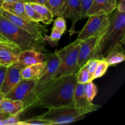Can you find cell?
I'll return each mask as SVG.
<instances>
[{
    "label": "cell",
    "mask_w": 125,
    "mask_h": 125,
    "mask_svg": "<svg viewBox=\"0 0 125 125\" xmlns=\"http://www.w3.org/2000/svg\"><path fill=\"white\" fill-rule=\"evenodd\" d=\"M76 83V73L53 79L36 95L28 109L34 107L50 109L73 105Z\"/></svg>",
    "instance_id": "6da1fadb"
},
{
    "label": "cell",
    "mask_w": 125,
    "mask_h": 125,
    "mask_svg": "<svg viewBox=\"0 0 125 125\" xmlns=\"http://www.w3.org/2000/svg\"><path fill=\"white\" fill-rule=\"evenodd\" d=\"M0 34L17 45L21 51L35 50L44 52L46 51V43L37 40L28 32L2 17L0 18Z\"/></svg>",
    "instance_id": "7a4b0ae2"
},
{
    "label": "cell",
    "mask_w": 125,
    "mask_h": 125,
    "mask_svg": "<svg viewBox=\"0 0 125 125\" xmlns=\"http://www.w3.org/2000/svg\"><path fill=\"white\" fill-rule=\"evenodd\" d=\"M113 12L101 41V52L103 57L117 45L125 43V13L118 12L117 9Z\"/></svg>",
    "instance_id": "3957f363"
},
{
    "label": "cell",
    "mask_w": 125,
    "mask_h": 125,
    "mask_svg": "<svg viewBox=\"0 0 125 125\" xmlns=\"http://www.w3.org/2000/svg\"><path fill=\"white\" fill-rule=\"evenodd\" d=\"M48 111L41 115L37 116L52 125H63L79 120L87 114L94 111L89 109L78 108L73 105L48 109Z\"/></svg>",
    "instance_id": "277c9868"
},
{
    "label": "cell",
    "mask_w": 125,
    "mask_h": 125,
    "mask_svg": "<svg viewBox=\"0 0 125 125\" xmlns=\"http://www.w3.org/2000/svg\"><path fill=\"white\" fill-rule=\"evenodd\" d=\"M79 48L80 42L76 40L61 50H56L59 59V65L53 79L74 74L78 72L79 69L78 65Z\"/></svg>",
    "instance_id": "5b68a950"
},
{
    "label": "cell",
    "mask_w": 125,
    "mask_h": 125,
    "mask_svg": "<svg viewBox=\"0 0 125 125\" xmlns=\"http://www.w3.org/2000/svg\"><path fill=\"white\" fill-rule=\"evenodd\" d=\"M45 65L40 75L36 78V83L31 98L24 107V111L28 109L29 104L34 100L36 95L52 80L59 65V59L56 51L52 53L46 54Z\"/></svg>",
    "instance_id": "8992f818"
},
{
    "label": "cell",
    "mask_w": 125,
    "mask_h": 125,
    "mask_svg": "<svg viewBox=\"0 0 125 125\" xmlns=\"http://www.w3.org/2000/svg\"><path fill=\"white\" fill-rule=\"evenodd\" d=\"M108 26L100 32L98 34L90 37L80 42L78 65L79 68L83 67L90 59H103L104 58L101 52V41Z\"/></svg>",
    "instance_id": "52a82bcc"
},
{
    "label": "cell",
    "mask_w": 125,
    "mask_h": 125,
    "mask_svg": "<svg viewBox=\"0 0 125 125\" xmlns=\"http://www.w3.org/2000/svg\"><path fill=\"white\" fill-rule=\"evenodd\" d=\"M1 17L28 32L37 40L46 43V39L48 36L47 32L48 31L46 27L42 25L39 22L24 19L18 16L11 14L4 10H2Z\"/></svg>",
    "instance_id": "ba28073f"
},
{
    "label": "cell",
    "mask_w": 125,
    "mask_h": 125,
    "mask_svg": "<svg viewBox=\"0 0 125 125\" xmlns=\"http://www.w3.org/2000/svg\"><path fill=\"white\" fill-rule=\"evenodd\" d=\"M88 18L86 24L76 39L79 42L97 35L109 24L110 17L109 15L104 13L96 14L89 16Z\"/></svg>",
    "instance_id": "9c48e42d"
},
{
    "label": "cell",
    "mask_w": 125,
    "mask_h": 125,
    "mask_svg": "<svg viewBox=\"0 0 125 125\" xmlns=\"http://www.w3.org/2000/svg\"><path fill=\"white\" fill-rule=\"evenodd\" d=\"M36 79H21L18 84L6 95L5 98L15 100H20L24 103V107L29 101L35 87Z\"/></svg>",
    "instance_id": "30bf717a"
},
{
    "label": "cell",
    "mask_w": 125,
    "mask_h": 125,
    "mask_svg": "<svg viewBox=\"0 0 125 125\" xmlns=\"http://www.w3.org/2000/svg\"><path fill=\"white\" fill-rule=\"evenodd\" d=\"M17 63L7 67L3 83L0 89V92L5 95L10 92L21 79V71Z\"/></svg>",
    "instance_id": "8fae6325"
},
{
    "label": "cell",
    "mask_w": 125,
    "mask_h": 125,
    "mask_svg": "<svg viewBox=\"0 0 125 125\" xmlns=\"http://www.w3.org/2000/svg\"><path fill=\"white\" fill-rule=\"evenodd\" d=\"M61 16L64 18L70 20L72 21V26L69 32L70 35H73L76 33L74 29L76 23L80 20L83 19L80 0H68L65 9Z\"/></svg>",
    "instance_id": "7c38bea8"
},
{
    "label": "cell",
    "mask_w": 125,
    "mask_h": 125,
    "mask_svg": "<svg viewBox=\"0 0 125 125\" xmlns=\"http://www.w3.org/2000/svg\"><path fill=\"white\" fill-rule=\"evenodd\" d=\"M46 54L35 50H28L21 51L18 55L17 64L23 70L26 67L45 61Z\"/></svg>",
    "instance_id": "4fadbf2b"
},
{
    "label": "cell",
    "mask_w": 125,
    "mask_h": 125,
    "mask_svg": "<svg viewBox=\"0 0 125 125\" xmlns=\"http://www.w3.org/2000/svg\"><path fill=\"white\" fill-rule=\"evenodd\" d=\"M85 84L76 83L74 94H73V106L78 108L89 109L93 111H96L100 109V105H96L93 103H90L87 100L85 94Z\"/></svg>",
    "instance_id": "5bb4252c"
},
{
    "label": "cell",
    "mask_w": 125,
    "mask_h": 125,
    "mask_svg": "<svg viewBox=\"0 0 125 125\" xmlns=\"http://www.w3.org/2000/svg\"><path fill=\"white\" fill-rule=\"evenodd\" d=\"M117 2L118 0H94L86 17L101 13L109 15L117 8Z\"/></svg>",
    "instance_id": "9a60e30c"
},
{
    "label": "cell",
    "mask_w": 125,
    "mask_h": 125,
    "mask_svg": "<svg viewBox=\"0 0 125 125\" xmlns=\"http://www.w3.org/2000/svg\"><path fill=\"white\" fill-rule=\"evenodd\" d=\"M0 112H4L9 116L18 113L22 114L24 112V103L20 100L4 98L0 105Z\"/></svg>",
    "instance_id": "2e32d148"
},
{
    "label": "cell",
    "mask_w": 125,
    "mask_h": 125,
    "mask_svg": "<svg viewBox=\"0 0 125 125\" xmlns=\"http://www.w3.org/2000/svg\"><path fill=\"white\" fill-rule=\"evenodd\" d=\"M21 51L7 46L0 48V66L9 67L18 62V55Z\"/></svg>",
    "instance_id": "e0dca14e"
},
{
    "label": "cell",
    "mask_w": 125,
    "mask_h": 125,
    "mask_svg": "<svg viewBox=\"0 0 125 125\" xmlns=\"http://www.w3.org/2000/svg\"><path fill=\"white\" fill-rule=\"evenodd\" d=\"M122 45H117L103 59L107 62L109 66L118 64L125 60V51Z\"/></svg>",
    "instance_id": "ac0fdd59"
},
{
    "label": "cell",
    "mask_w": 125,
    "mask_h": 125,
    "mask_svg": "<svg viewBox=\"0 0 125 125\" xmlns=\"http://www.w3.org/2000/svg\"><path fill=\"white\" fill-rule=\"evenodd\" d=\"M2 10L14 15L29 20L27 17L24 10V1H15V2H3L2 6Z\"/></svg>",
    "instance_id": "d6986e66"
},
{
    "label": "cell",
    "mask_w": 125,
    "mask_h": 125,
    "mask_svg": "<svg viewBox=\"0 0 125 125\" xmlns=\"http://www.w3.org/2000/svg\"><path fill=\"white\" fill-rule=\"evenodd\" d=\"M45 65V61L34 63L23 68L21 71V76L23 79H36L42 72Z\"/></svg>",
    "instance_id": "ffe728a7"
},
{
    "label": "cell",
    "mask_w": 125,
    "mask_h": 125,
    "mask_svg": "<svg viewBox=\"0 0 125 125\" xmlns=\"http://www.w3.org/2000/svg\"><path fill=\"white\" fill-rule=\"evenodd\" d=\"M35 10L42 17V22L44 24H50L53 21V15L50 9L46 6L41 4L31 3Z\"/></svg>",
    "instance_id": "44dd1931"
},
{
    "label": "cell",
    "mask_w": 125,
    "mask_h": 125,
    "mask_svg": "<svg viewBox=\"0 0 125 125\" xmlns=\"http://www.w3.org/2000/svg\"><path fill=\"white\" fill-rule=\"evenodd\" d=\"M68 0H48V9L54 17L61 16L67 6Z\"/></svg>",
    "instance_id": "7402d4cb"
},
{
    "label": "cell",
    "mask_w": 125,
    "mask_h": 125,
    "mask_svg": "<svg viewBox=\"0 0 125 125\" xmlns=\"http://www.w3.org/2000/svg\"><path fill=\"white\" fill-rule=\"evenodd\" d=\"M24 10L28 19L35 22L42 21V19L40 15L37 13L31 4L24 2Z\"/></svg>",
    "instance_id": "603a6c76"
},
{
    "label": "cell",
    "mask_w": 125,
    "mask_h": 125,
    "mask_svg": "<svg viewBox=\"0 0 125 125\" xmlns=\"http://www.w3.org/2000/svg\"><path fill=\"white\" fill-rule=\"evenodd\" d=\"M84 90H85V94L87 100L90 103H92L94 98L97 95V87L92 81L89 82L85 84Z\"/></svg>",
    "instance_id": "cb8c5ba5"
},
{
    "label": "cell",
    "mask_w": 125,
    "mask_h": 125,
    "mask_svg": "<svg viewBox=\"0 0 125 125\" xmlns=\"http://www.w3.org/2000/svg\"><path fill=\"white\" fill-rule=\"evenodd\" d=\"M76 79L77 83L79 84H86L89 82H91L90 76L85 65L79 68L78 72L76 73Z\"/></svg>",
    "instance_id": "d4e9b609"
},
{
    "label": "cell",
    "mask_w": 125,
    "mask_h": 125,
    "mask_svg": "<svg viewBox=\"0 0 125 125\" xmlns=\"http://www.w3.org/2000/svg\"><path fill=\"white\" fill-rule=\"evenodd\" d=\"M65 33L63 31L60 30L56 28L52 27L51 29V32L50 35L47 36L46 39V42H50L51 43V45L55 46L57 44L59 40L62 37V35Z\"/></svg>",
    "instance_id": "484cf974"
},
{
    "label": "cell",
    "mask_w": 125,
    "mask_h": 125,
    "mask_svg": "<svg viewBox=\"0 0 125 125\" xmlns=\"http://www.w3.org/2000/svg\"><path fill=\"white\" fill-rule=\"evenodd\" d=\"M109 66V65L107 62L104 59L99 60L97 67H96V70L94 72V76H93V80L102 77L106 73Z\"/></svg>",
    "instance_id": "4316f807"
},
{
    "label": "cell",
    "mask_w": 125,
    "mask_h": 125,
    "mask_svg": "<svg viewBox=\"0 0 125 125\" xmlns=\"http://www.w3.org/2000/svg\"><path fill=\"white\" fill-rule=\"evenodd\" d=\"M17 125H52V124L45 120L38 118L36 116L24 121L20 120Z\"/></svg>",
    "instance_id": "83f0119b"
},
{
    "label": "cell",
    "mask_w": 125,
    "mask_h": 125,
    "mask_svg": "<svg viewBox=\"0 0 125 125\" xmlns=\"http://www.w3.org/2000/svg\"><path fill=\"white\" fill-rule=\"evenodd\" d=\"M100 59H90L84 65H85L88 73H89V76L90 78V81H93V76H94V72L96 70V67H97L98 61Z\"/></svg>",
    "instance_id": "f1b7e54d"
},
{
    "label": "cell",
    "mask_w": 125,
    "mask_h": 125,
    "mask_svg": "<svg viewBox=\"0 0 125 125\" xmlns=\"http://www.w3.org/2000/svg\"><path fill=\"white\" fill-rule=\"evenodd\" d=\"M21 113L17 114L10 115L5 119L0 120V125H17V123L20 121V117Z\"/></svg>",
    "instance_id": "f546056e"
},
{
    "label": "cell",
    "mask_w": 125,
    "mask_h": 125,
    "mask_svg": "<svg viewBox=\"0 0 125 125\" xmlns=\"http://www.w3.org/2000/svg\"><path fill=\"white\" fill-rule=\"evenodd\" d=\"M53 27L65 32L67 30V23L65 18L62 16L57 17V18L54 20Z\"/></svg>",
    "instance_id": "4dcf8cb0"
},
{
    "label": "cell",
    "mask_w": 125,
    "mask_h": 125,
    "mask_svg": "<svg viewBox=\"0 0 125 125\" xmlns=\"http://www.w3.org/2000/svg\"><path fill=\"white\" fill-rule=\"evenodd\" d=\"M94 0H80L81 7V13L83 18H84L86 17V14L90 7L92 5Z\"/></svg>",
    "instance_id": "1f68e13d"
},
{
    "label": "cell",
    "mask_w": 125,
    "mask_h": 125,
    "mask_svg": "<svg viewBox=\"0 0 125 125\" xmlns=\"http://www.w3.org/2000/svg\"><path fill=\"white\" fill-rule=\"evenodd\" d=\"M7 67L4 66H0V89L3 83L4 79L5 74H6V70H7Z\"/></svg>",
    "instance_id": "d6a6232c"
},
{
    "label": "cell",
    "mask_w": 125,
    "mask_h": 125,
    "mask_svg": "<svg viewBox=\"0 0 125 125\" xmlns=\"http://www.w3.org/2000/svg\"><path fill=\"white\" fill-rule=\"evenodd\" d=\"M116 9L118 12L125 13V0H118Z\"/></svg>",
    "instance_id": "836d02e7"
},
{
    "label": "cell",
    "mask_w": 125,
    "mask_h": 125,
    "mask_svg": "<svg viewBox=\"0 0 125 125\" xmlns=\"http://www.w3.org/2000/svg\"><path fill=\"white\" fill-rule=\"evenodd\" d=\"M24 1L29 3L41 4L45 5L48 8V0H24Z\"/></svg>",
    "instance_id": "e575fe53"
},
{
    "label": "cell",
    "mask_w": 125,
    "mask_h": 125,
    "mask_svg": "<svg viewBox=\"0 0 125 125\" xmlns=\"http://www.w3.org/2000/svg\"><path fill=\"white\" fill-rule=\"evenodd\" d=\"M4 45H5V46H9V47H11V48H12L15 49V50H18V51H21V50H20L19 48L17 47V46H13V45H10V44L2 42H1V41H0V48H1V46H4Z\"/></svg>",
    "instance_id": "d590c367"
},
{
    "label": "cell",
    "mask_w": 125,
    "mask_h": 125,
    "mask_svg": "<svg viewBox=\"0 0 125 125\" xmlns=\"http://www.w3.org/2000/svg\"><path fill=\"white\" fill-rule=\"evenodd\" d=\"M9 115L6 114L4 113V112H0V120H2L5 119L6 118L9 117Z\"/></svg>",
    "instance_id": "8d00e7d4"
},
{
    "label": "cell",
    "mask_w": 125,
    "mask_h": 125,
    "mask_svg": "<svg viewBox=\"0 0 125 125\" xmlns=\"http://www.w3.org/2000/svg\"><path fill=\"white\" fill-rule=\"evenodd\" d=\"M5 96H6V95H5L4 94H3L2 93L0 92V105H1V103H2V100L4 99Z\"/></svg>",
    "instance_id": "74e56055"
},
{
    "label": "cell",
    "mask_w": 125,
    "mask_h": 125,
    "mask_svg": "<svg viewBox=\"0 0 125 125\" xmlns=\"http://www.w3.org/2000/svg\"><path fill=\"white\" fill-rule=\"evenodd\" d=\"M3 2H15V1H21L24 0H2Z\"/></svg>",
    "instance_id": "f35d334b"
},
{
    "label": "cell",
    "mask_w": 125,
    "mask_h": 125,
    "mask_svg": "<svg viewBox=\"0 0 125 125\" xmlns=\"http://www.w3.org/2000/svg\"><path fill=\"white\" fill-rule=\"evenodd\" d=\"M2 3H3V1H2V0H0V9H1V10H2Z\"/></svg>",
    "instance_id": "ab89813d"
},
{
    "label": "cell",
    "mask_w": 125,
    "mask_h": 125,
    "mask_svg": "<svg viewBox=\"0 0 125 125\" xmlns=\"http://www.w3.org/2000/svg\"><path fill=\"white\" fill-rule=\"evenodd\" d=\"M1 13H2V10L0 9V18L1 17Z\"/></svg>",
    "instance_id": "60d3db41"
},
{
    "label": "cell",
    "mask_w": 125,
    "mask_h": 125,
    "mask_svg": "<svg viewBox=\"0 0 125 125\" xmlns=\"http://www.w3.org/2000/svg\"></svg>",
    "instance_id": "b9f144b4"
}]
</instances>
